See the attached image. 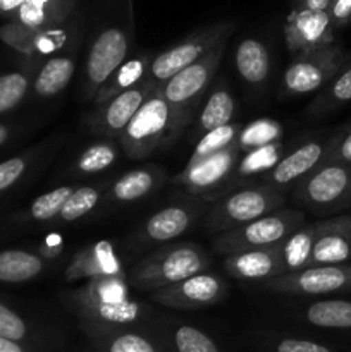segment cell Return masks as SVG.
I'll return each instance as SVG.
<instances>
[{
  "mask_svg": "<svg viewBox=\"0 0 351 352\" xmlns=\"http://www.w3.org/2000/svg\"><path fill=\"white\" fill-rule=\"evenodd\" d=\"M134 48V0H96L88 21L79 95L93 102L100 86L131 57Z\"/></svg>",
  "mask_w": 351,
  "mask_h": 352,
  "instance_id": "obj_1",
  "label": "cell"
},
{
  "mask_svg": "<svg viewBox=\"0 0 351 352\" xmlns=\"http://www.w3.org/2000/svg\"><path fill=\"white\" fill-rule=\"evenodd\" d=\"M62 305L78 318V323L105 327H141L150 309L129 296L126 277L88 280L62 294Z\"/></svg>",
  "mask_w": 351,
  "mask_h": 352,
  "instance_id": "obj_2",
  "label": "cell"
},
{
  "mask_svg": "<svg viewBox=\"0 0 351 352\" xmlns=\"http://www.w3.org/2000/svg\"><path fill=\"white\" fill-rule=\"evenodd\" d=\"M227 41L213 48L189 67L182 69L160 86V93L167 102L172 116V141H178L186 127L195 120L203 96L209 93L220 60L226 54Z\"/></svg>",
  "mask_w": 351,
  "mask_h": 352,
  "instance_id": "obj_3",
  "label": "cell"
},
{
  "mask_svg": "<svg viewBox=\"0 0 351 352\" xmlns=\"http://www.w3.org/2000/svg\"><path fill=\"white\" fill-rule=\"evenodd\" d=\"M210 258L195 243H171L141 258L129 272V285L153 292L209 270Z\"/></svg>",
  "mask_w": 351,
  "mask_h": 352,
  "instance_id": "obj_4",
  "label": "cell"
},
{
  "mask_svg": "<svg viewBox=\"0 0 351 352\" xmlns=\"http://www.w3.org/2000/svg\"><path fill=\"white\" fill-rule=\"evenodd\" d=\"M284 203L286 192L270 186L262 182L243 186L220 196L210 205L205 217V229L209 232H227L282 208Z\"/></svg>",
  "mask_w": 351,
  "mask_h": 352,
  "instance_id": "obj_5",
  "label": "cell"
},
{
  "mask_svg": "<svg viewBox=\"0 0 351 352\" xmlns=\"http://www.w3.org/2000/svg\"><path fill=\"white\" fill-rule=\"evenodd\" d=\"M117 143L127 158L138 162L174 144L171 109L162 96L160 86H157L145 100L123 134L117 138Z\"/></svg>",
  "mask_w": 351,
  "mask_h": 352,
  "instance_id": "obj_6",
  "label": "cell"
},
{
  "mask_svg": "<svg viewBox=\"0 0 351 352\" xmlns=\"http://www.w3.org/2000/svg\"><path fill=\"white\" fill-rule=\"evenodd\" d=\"M234 30H236V21H220V23L209 24V26L193 31L191 34L182 38L181 41L174 43L172 47L153 55L145 81L153 86V88L162 86L172 76L198 62L200 58L210 54L220 43L229 41Z\"/></svg>",
  "mask_w": 351,
  "mask_h": 352,
  "instance_id": "obj_7",
  "label": "cell"
},
{
  "mask_svg": "<svg viewBox=\"0 0 351 352\" xmlns=\"http://www.w3.org/2000/svg\"><path fill=\"white\" fill-rule=\"evenodd\" d=\"M303 226L305 213L296 208H279L237 229L219 234L213 241V250L227 256L241 251L272 248Z\"/></svg>",
  "mask_w": 351,
  "mask_h": 352,
  "instance_id": "obj_8",
  "label": "cell"
},
{
  "mask_svg": "<svg viewBox=\"0 0 351 352\" xmlns=\"http://www.w3.org/2000/svg\"><path fill=\"white\" fill-rule=\"evenodd\" d=\"M344 60L346 55L336 41L315 50L295 54L282 72L279 96L296 98V96L320 91L343 67Z\"/></svg>",
  "mask_w": 351,
  "mask_h": 352,
  "instance_id": "obj_9",
  "label": "cell"
},
{
  "mask_svg": "<svg viewBox=\"0 0 351 352\" xmlns=\"http://www.w3.org/2000/svg\"><path fill=\"white\" fill-rule=\"evenodd\" d=\"M292 198L317 215L351 206V164H322L292 189Z\"/></svg>",
  "mask_w": 351,
  "mask_h": 352,
  "instance_id": "obj_10",
  "label": "cell"
},
{
  "mask_svg": "<svg viewBox=\"0 0 351 352\" xmlns=\"http://www.w3.org/2000/svg\"><path fill=\"white\" fill-rule=\"evenodd\" d=\"M240 157L241 153L234 143L233 146L219 151L213 157L205 158L195 165H186L169 181L171 184L184 188L188 195L202 199L206 205H212L215 199L229 192Z\"/></svg>",
  "mask_w": 351,
  "mask_h": 352,
  "instance_id": "obj_11",
  "label": "cell"
},
{
  "mask_svg": "<svg viewBox=\"0 0 351 352\" xmlns=\"http://www.w3.org/2000/svg\"><path fill=\"white\" fill-rule=\"evenodd\" d=\"M206 206V203L191 195L167 203L141 223L134 239L141 246L171 244V241L181 237L195 226L196 220L205 213Z\"/></svg>",
  "mask_w": 351,
  "mask_h": 352,
  "instance_id": "obj_12",
  "label": "cell"
},
{
  "mask_svg": "<svg viewBox=\"0 0 351 352\" xmlns=\"http://www.w3.org/2000/svg\"><path fill=\"white\" fill-rule=\"evenodd\" d=\"M265 291L291 296H326L351 292V263L310 267L262 284Z\"/></svg>",
  "mask_w": 351,
  "mask_h": 352,
  "instance_id": "obj_13",
  "label": "cell"
},
{
  "mask_svg": "<svg viewBox=\"0 0 351 352\" xmlns=\"http://www.w3.org/2000/svg\"><path fill=\"white\" fill-rule=\"evenodd\" d=\"M330 138H332V133L299 143L289 153H284L279 164L258 182L270 186L281 192L295 189V186L299 181H303L310 172H313L323 164L327 150H329Z\"/></svg>",
  "mask_w": 351,
  "mask_h": 352,
  "instance_id": "obj_14",
  "label": "cell"
},
{
  "mask_svg": "<svg viewBox=\"0 0 351 352\" xmlns=\"http://www.w3.org/2000/svg\"><path fill=\"white\" fill-rule=\"evenodd\" d=\"M227 294V284L220 275L203 272L181 282L150 292L151 301L172 309H198L217 305Z\"/></svg>",
  "mask_w": 351,
  "mask_h": 352,
  "instance_id": "obj_15",
  "label": "cell"
},
{
  "mask_svg": "<svg viewBox=\"0 0 351 352\" xmlns=\"http://www.w3.org/2000/svg\"><path fill=\"white\" fill-rule=\"evenodd\" d=\"M153 86L143 81L141 85L120 93L116 98L109 102L96 105L93 112L85 119V126L88 127L93 136H98V140H116L123 134L129 120L134 113L140 110L145 100L153 91Z\"/></svg>",
  "mask_w": 351,
  "mask_h": 352,
  "instance_id": "obj_16",
  "label": "cell"
},
{
  "mask_svg": "<svg viewBox=\"0 0 351 352\" xmlns=\"http://www.w3.org/2000/svg\"><path fill=\"white\" fill-rule=\"evenodd\" d=\"M114 277H126V272L112 241H96L76 251L64 272L67 284Z\"/></svg>",
  "mask_w": 351,
  "mask_h": 352,
  "instance_id": "obj_17",
  "label": "cell"
},
{
  "mask_svg": "<svg viewBox=\"0 0 351 352\" xmlns=\"http://www.w3.org/2000/svg\"><path fill=\"white\" fill-rule=\"evenodd\" d=\"M95 352H167L160 340L140 327H105L78 323Z\"/></svg>",
  "mask_w": 351,
  "mask_h": 352,
  "instance_id": "obj_18",
  "label": "cell"
},
{
  "mask_svg": "<svg viewBox=\"0 0 351 352\" xmlns=\"http://www.w3.org/2000/svg\"><path fill=\"white\" fill-rule=\"evenodd\" d=\"M85 41H79L65 48L61 54L41 62L31 85L30 95L34 100H52L65 91V88L74 79L79 55L85 50Z\"/></svg>",
  "mask_w": 351,
  "mask_h": 352,
  "instance_id": "obj_19",
  "label": "cell"
},
{
  "mask_svg": "<svg viewBox=\"0 0 351 352\" xmlns=\"http://www.w3.org/2000/svg\"><path fill=\"white\" fill-rule=\"evenodd\" d=\"M284 38L288 50L295 54L315 50L334 43V28L329 10L322 12H292L284 24Z\"/></svg>",
  "mask_w": 351,
  "mask_h": 352,
  "instance_id": "obj_20",
  "label": "cell"
},
{
  "mask_svg": "<svg viewBox=\"0 0 351 352\" xmlns=\"http://www.w3.org/2000/svg\"><path fill=\"white\" fill-rule=\"evenodd\" d=\"M351 260V215L319 220V234L313 243L310 267L350 263Z\"/></svg>",
  "mask_w": 351,
  "mask_h": 352,
  "instance_id": "obj_21",
  "label": "cell"
},
{
  "mask_svg": "<svg viewBox=\"0 0 351 352\" xmlns=\"http://www.w3.org/2000/svg\"><path fill=\"white\" fill-rule=\"evenodd\" d=\"M224 270L236 280L257 282V284H264V282L284 275L277 244L272 248H264V250L227 254L224 258Z\"/></svg>",
  "mask_w": 351,
  "mask_h": 352,
  "instance_id": "obj_22",
  "label": "cell"
},
{
  "mask_svg": "<svg viewBox=\"0 0 351 352\" xmlns=\"http://www.w3.org/2000/svg\"><path fill=\"white\" fill-rule=\"evenodd\" d=\"M167 172L157 165L134 168L110 182L109 188L105 189V198L117 205L141 201L157 192L167 182Z\"/></svg>",
  "mask_w": 351,
  "mask_h": 352,
  "instance_id": "obj_23",
  "label": "cell"
},
{
  "mask_svg": "<svg viewBox=\"0 0 351 352\" xmlns=\"http://www.w3.org/2000/svg\"><path fill=\"white\" fill-rule=\"evenodd\" d=\"M0 337L36 352H52L58 344L50 330L33 323L3 301H0Z\"/></svg>",
  "mask_w": 351,
  "mask_h": 352,
  "instance_id": "obj_24",
  "label": "cell"
},
{
  "mask_svg": "<svg viewBox=\"0 0 351 352\" xmlns=\"http://www.w3.org/2000/svg\"><path fill=\"white\" fill-rule=\"evenodd\" d=\"M236 113V100H234L233 91L224 81L213 82L206 93V100L200 107L198 113L195 117V131L193 138L196 141L205 134L233 122V117Z\"/></svg>",
  "mask_w": 351,
  "mask_h": 352,
  "instance_id": "obj_25",
  "label": "cell"
},
{
  "mask_svg": "<svg viewBox=\"0 0 351 352\" xmlns=\"http://www.w3.org/2000/svg\"><path fill=\"white\" fill-rule=\"evenodd\" d=\"M234 65L243 82L251 88H264L272 72L270 52L258 38H243L234 50Z\"/></svg>",
  "mask_w": 351,
  "mask_h": 352,
  "instance_id": "obj_26",
  "label": "cell"
},
{
  "mask_svg": "<svg viewBox=\"0 0 351 352\" xmlns=\"http://www.w3.org/2000/svg\"><path fill=\"white\" fill-rule=\"evenodd\" d=\"M83 0H26L12 21L33 30H45L65 23L81 9Z\"/></svg>",
  "mask_w": 351,
  "mask_h": 352,
  "instance_id": "obj_27",
  "label": "cell"
},
{
  "mask_svg": "<svg viewBox=\"0 0 351 352\" xmlns=\"http://www.w3.org/2000/svg\"><path fill=\"white\" fill-rule=\"evenodd\" d=\"M153 336L167 352H222L209 333L198 327L176 320H169L155 329Z\"/></svg>",
  "mask_w": 351,
  "mask_h": 352,
  "instance_id": "obj_28",
  "label": "cell"
},
{
  "mask_svg": "<svg viewBox=\"0 0 351 352\" xmlns=\"http://www.w3.org/2000/svg\"><path fill=\"white\" fill-rule=\"evenodd\" d=\"M151 58H153V54H151V52H141V54L131 55V57L127 58V60H124L123 64L107 78V81L100 86L95 98H93V105H102V103L116 98L120 93L141 85L148 76Z\"/></svg>",
  "mask_w": 351,
  "mask_h": 352,
  "instance_id": "obj_29",
  "label": "cell"
},
{
  "mask_svg": "<svg viewBox=\"0 0 351 352\" xmlns=\"http://www.w3.org/2000/svg\"><path fill=\"white\" fill-rule=\"evenodd\" d=\"M50 150H55V144L52 140H47L23 153L0 162V199L16 191L30 177L34 167L50 153Z\"/></svg>",
  "mask_w": 351,
  "mask_h": 352,
  "instance_id": "obj_30",
  "label": "cell"
},
{
  "mask_svg": "<svg viewBox=\"0 0 351 352\" xmlns=\"http://www.w3.org/2000/svg\"><path fill=\"white\" fill-rule=\"evenodd\" d=\"M284 143L277 141V143L267 144V146L257 148V150L246 151V153L241 155L240 160H237L236 170L233 174L229 192L260 181L265 174H268L279 164V160L284 157Z\"/></svg>",
  "mask_w": 351,
  "mask_h": 352,
  "instance_id": "obj_31",
  "label": "cell"
},
{
  "mask_svg": "<svg viewBox=\"0 0 351 352\" xmlns=\"http://www.w3.org/2000/svg\"><path fill=\"white\" fill-rule=\"evenodd\" d=\"M351 102V57H346L343 67L323 86L308 105L310 117H323L336 112Z\"/></svg>",
  "mask_w": 351,
  "mask_h": 352,
  "instance_id": "obj_32",
  "label": "cell"
},
{
  "mask_svg": "<svg viewBox=\"0 0 351 352\" xmlns=\"http://www.w3.org/2000/svg\"><path fill=\"white\" fill-rule=\"evenodd\" d=\"M301 318L308 325L323 330L351 332V301L346 299H320L301 309Z\"/></svg>",
  "mask_w": 351,
  "mask_h": 352,
  "instance_id": "obj_33",
  "label": "cell"
},
{
  "mask_svg": "<svg viewBox=\"0 0 351 352\" xmlns=\"http://www.w3.org/2000/svg\"><path fill=\"white\" fill-rule=\"evenodd\" d=\"M120 155V146L116 140H96L83 148L81 153L72 160V177H89L109 170L116 165Z\"/></svg>",
  "mask_w": 351,
  "mask_h": 352,
  "instance_id": "obj_34",
  "label": "cell"
},
{
  "mask_svg": "<svg viewBox=\"0 0 351 352\" xmlns=\"http://www.w3.org/2000/svg\"><path fill=\"white\" fill-rule=\"evenodd\" d=\"M40 62L24 60L19 69L0 74V116L16 110L31 93Z\"/></svg>",
  "mask_w": 351,
  "mask_h": 352,
  "instance_id": "obj_35",
  "label": "cell"
},
{
  "mask_svg": "<svg viewBox=\"0 0 351 352\" xmlns=\"http://www.w3.org/2000/svg\"><path fill=\"white\" fill-rule=\"evenodd\" d=\"M47 263L30 250L0 251V284H24L40 277Z\"/></svg>",
  "mask_w": 351,
  "mask_h": 352,
  "instance_id": "obj_36",
  "label": "cell"
},
{
  "mask_svg": "<svg viewBox=\"0 0 351 352\" xmlns=\"http://www.w3.org/2000/svg\"><path fill=\"white\" fill-rule=\"evenodd\" d=\"M317 234H319V222L310 223V226L305 223L277 244L284 274H292V272L308 268Z\"/></svg>",
  "mask_w": 351,
  "mask_h": 352,
  "instance_id": "obj_37",
  "label": "cell"
},
{
  "mask_svg": "<svg viewBox=\"0 0 351 352\" xmlns=\"http://www.w3.org/2000/svg\"><path fill=\"white\" fill-rule=\"evenodd\" d=\"M76 186L64 184L58 188L50 189V191L43 192V195L36 196L26 212L19 213L16 217L17 223H26V226H41V223H55L58 213H61L62 206L67 201L71 192L74 191Z\"/></svg>",
  "mask_w": 351,
  "mask_h": 352,
  "instance_id": "obj_38",
  "label": "cell"
},
{
  "mask_svg": "<svg viewBox=\"0 0 351 352\" xmlns=\"http://www.w3.org/2000/svg\"><path fill=\"white\" fill-rule=\"evenodd\" d=\"M105 189L103 184L76 186L74 191L62 206L55 223H72L88 217L100 206V201L105 196Z\"/></svg>",
  "mask_w": 351,
  "mask_h": 352,
  "instance_id": "obj_39",
  "label": "cell"
},
{
  "mask_svg": "<svg viewBox=\"0 0 351 352\" xmlns=\"http://www.w3.org/2000/svg\"><path fill=\"white\" fill-rule=\"evenodd\" d=\"M282 136H284V127L279 120L262 117V119H255L251 122L243 124L240 134H237L236 146L240 153L243 155L246 151L282 141Z\"/></svg>",
  "mask_w": 351,
  "mask_h": 352,
  "instance_id": "obj_40",
  "label": "cell"
},
{
  "mask_svg": "<svg viewBox=\"0 0 351 352\" xmlns=\"http://www.w3.org/2000/svg\"><path fill=\"white\" fill-rule=\"evenodd\" d=\"M241 127H243V124L231 122L219 127V129L212 131V133L205 134L203 138H200V140L196 141L195 150H193L191 157H189L188 164L186 165H195L198 164V162L205 160V158L213 157V155L226 150V148L233 146V144L236 143Z\"/></svg>",
  "mask_w": 351,
  "mask_h": 352,
  "instance_id": "obj_41",
  "label": "cell"
},
{
  "mask_svg": "<svg viewBox=\"0 0 351 352\" xmlns=\"http://www.w3.org/2000/svg\"><path fill=\"white\" fill-rule=\"evenodd\" d=\"M36 30L28 28L17 21H3L0 24V41L10 50L23 57V60H31L33 57V41Z\"/></svg>",
  "mask_w": 351,
  "mask_h": 352,
  "instance_id": "obj_42",
  "label": "cell"
},
{
  "mask_svg": "<svg viewBox=\"0 0 351 352\" xmlns=\"http://www.w3.org/2000/svg\"><path fill=\"white\" fill-rule=\"evenodd\" d=\"M265 352H339L327 344L301 337L274 336L264 342Z\"/></svg>",
  "mask_w": 351,
  "mask_h": 352,
  "instance_id": "obj_43",
  "label": "cell"
},
{
  "mask_svg": "<svg viewBox=\"0 0 351 352\" xmlns=\"http://www.w3.org/2000/svg\"><path fill=\"white\" fill-rule=\"evenodd\" d=\"M323 164H351V124L332 133Z\"/></svg>",
  "mask_w": 351,
  "mask_h": 352,
  "instance_id": "obj_44",
  "label": "cell"
},
{
  "mask_svg": "<svg viewBox=\"0 0 351 352\" xmlns=\"http://www.w3.org/2000/svg\"><path fill=\"white\" fill-rule=\"evenodd\" d=\"M329 16L334 30L348 26L351 23V0H332L329 7Z\"/></svg>",
  "mask_w": 351,
  "mask_h": 352,
  "instance_id": "obj_45",
  "label": "cell"
},
{
  "mask_svg": "<svg viewBox=\"0 0 351 352\" xmlns=\"http://www.w3.org/2000/svg\"><path fill=\"white\" fill-rule=\"evenodd\" d=\"M34 253H36L45 263H48V261H55L62 256V253H64V243L55 236L47 237L43 243L38 244Z\"/></svg>",
  "mask_w": 351,
  "mask_h": 352,
  "instance_id": "obj_46",
  "label": "cell"
},
{
  "mask_svg": "<svg viewBox=\"0 0 351 352\" xmlns=\"http://www.w3.org/2000/svg\"><path fill=\"white\" fill-rule=\"evenodd\" d=\"M330 3L332 0H292V12H322Z\"/></svg>",
  "mask_w": 351,
  "mask_h": 352,
  "instance_id": "obj_47",
  "label": "cell"
},
{
  "mask_svg": "<svg viewBox=\"0 0 351 352\" xmlns=\"http://www.w3.org/2000/svg\"><path fill=\"white\" fill-rule=\"evenodd\" d=\"M24 2L26 0H0V17L3 21H12Z\"/></svg>",
  "mask_w": 351,
  "mask_h": 352,
  "instance_id": "obj_48",
  "label": "cell"
},
{
  "mask_svg": "<svg viewBox=\"0 0 351 352\" xmlns=\"http://www.w3.org/2000/svg\"><path fill=\"white\" fill-rule=\"evenodd\" d=\"M0 352H36L31 347L23 346V344L12 342V340H7L0 337Z\"/></svg>",
  "mask_w": 351,
  "mask_h": 352,
  "instance_id": "obj_49",
  "label": "cell"
},
{
  "mask_svg": "<svg viewBox=\"0 0 351 352\" xmlns=\"http://www.w3.org/2000/svg\"><path fill=\"white\" fill-rule=\"evenodd\" d=\"M14 133H16V127H14L12 124L0 122V148L14 136Z\"/></svg>",
  "mask_w": 351,
  "mask_h": 352,
  "instance_id": "obj_50",
  "label": "cell"
}]
</instances>
